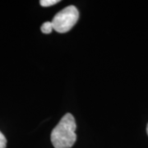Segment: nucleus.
<instances>
[{
    "instance_id": "obj_2",
    "label": "nucleus",
    "mask_w": 148,
    "mask_h": 148,
    "mask_svg": "<svg viewBox=\"0 0 148 148\" xmlns=\"http://www.w3.org/2000/svg\"><path fill=\"white\" fill-rule=\"evenodd\" d=\"M79 19V12L73 5L66 7L58 12L52 20L53 30L58 33H65L70 31Z\"/></svg>"
},
{
    "instance_id": "obj_1",
    "label": "nucleus",
    "mask_w": 148,
    "mask_h": 148,
    "mask_svg": "<svg viewBox=\"0 0 148 148\" xmlns=\"http://www.w3.org/2000/svg\"><path fill=\"white\" fill-rule=\"evenodd\" d=\"M76 121L71 114H66L51 132L54 148H71L77 139Z\"/></svg>"
},
{
    "instance_id": "obj_5",
    "label": "nucleus",
    "mask_w": 148,
    "mask_h": 148,
    "mask_svg": "<svg viewBox=\"0 0 148 148\" xmlns=\"http://www.w3.org/2000/svg\"><path fill=\"white\" fill-rule=\"evenodd\" d=\"M7 146V140L4 135L0 132V148H6Z\"/></svg>"
},
{
    "instance_id": "obj_6",
    "label": "nucleus",
    "mask_w": 148,
    "mask_h": 148,
    "mask_svg": "<svg viewBox=\"0 0 148 148\" xmlns=\"http://www.w3.org/2000/svg\"><path fill=\"white\" fill-rule=\"evenodd\" d=\"M147 135H148V124H147Z\"/></svg>"
},
{
    "instance_id": "obj_4",
    "label": "nucleus",
    "mask_w": 148,
    "mask_h": 148,
    "mask_svg": "<svg viewBox=\"0 0 148 148\" xmlns=\"http://www.w3.org/2000/svg\"><path fill=\"white\" fill-rule=\"evenodd\" d=\"M59 0H40V3L42 7H49L59 3Z\"/></svg>"
},
{
    "instance_id": "obj_3",
    "label": "nucleus",
    "mask_w": 148,
    "mask_h": 148,
    "mask_svg": "<svg viewBox=\"0 0 148 148\" xmlns=\"http://www.w3.org/2000/svg\"><path fill=\"white\" fill-rule=\"evenodd\" d=\"M40 29H41V32L44 34H49L53 30V24H52L51 21H46V22L43 23V25L41 26Z\"/></svg>"
}]
</instances>
